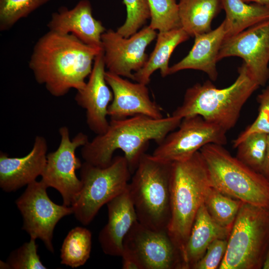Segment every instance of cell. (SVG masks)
Listing matches in <instances>:
<instances>
[{
	"instance_id": "1",
	"label": "cell",
	"mask_w": 269,
	"mask_h": 269,
	"mask_svg": "<svg viewBox=\"0 0 269 269\" xmlns=\"http://www.w3.org/2000/svg\"><path fill=\"white\" fill-rule=\"evenodd\" d=\"M102 48L87 45L72 34L51 31L35 43L29 67L36 81L56 97L71 89H83L92 70L93 62Z\"/></svg>"
},
{
	"instance_id": "2",
	"label": "cell",
	"mask_w": 269,
	"mask_h": 269,
	"mask_svg": "<svg viewBox=\"0 0 269 269\" xmlns=\"http://www.w3.org/2000/svg\"><path fill=\"white\" fill-rule=\"evenodd\" d=\"M181 120L172 115L158 119L144 115L111 119L104 134L97 135L82 146V157L87 163L105 167L111 163L114 152L120 149L124 152L133 174L145 153L149 141L154 140L159 143L178 127Z\"/></svg>"
},
{
	"instance_id": "3",
	"label": "cell",
	"mask_w": 269,
	"mask_h": 269,
	"mask_svg": "<svg viewBox=\"0 0 269 269\" xmlns=\"http://www.w3.org/2000/svg\"><path fill=\"white\" fill-rule=\"evenodd\" d=\"M211 186L200 150L185 160L171 163L170 217L167 231L180 254L182 263L193 222Z\"/></svg>"
},
{
	"instance_id": "4",
	"label": "cell",
	"mask_w": 269,
	"mask_h": 269,
	"mask_svg": "<svg viewBox=\"0 0 269 269\" xmlns=\"http://www.w3.org/2000/svg\"><path fill=\"white\" fill-rule=\"evenodd\" d=\"M259 87L243 62L237 79L228 87L217 88L208 80L188 88L172 115L181 119L199 115L227 132L235 127L243 106Z\"/></svg>"
},
{
	"instance_id": "5",
	"label": "cell",
	"mask_w": 269,
	"mask_h": 269,
	"mask_svg": "<svg viewBox=\"0 0 269 269\" xmlns=\"http://www.w3.org/2000/svg\"><path fill=\"white\" fill-rule=\"evenodd\" d=\"M171 163L145 153L128 185L138 222L153 230H167L170 220Z\"/></svg>"
},
{
	"instance_id": "6",
	"label": "cell",
	"mask_w": 269,
	"mask_h": 269,
	"mask_svg": "<svg viewBox=\"0 0 269 269\" xmlns=\"http://www.w3.org/2000/svg\"><path fill=\"white\" fill-rule=\"evenodd\" d=\"M200 151L213 187L243 202L269 210V180L234 157L223 145L210 143Z\"/></svg>"
},
{
	"instance_id": "7",
	"label": "cell",
	"mask_w": 269,
	"mask_h": 269,
	"mask_svg": "<svg viewBox=\"0 0 269 269\" xmlns=\"http://www.w3.org/2000/svg\"><path fill=\"white\" fill-rule=\"evenodd\" d=\"M219 269H261L269 249V210L242 202Z\"/></svg>"
},
{
	"instance_id": "8",
	"label": "cell",
	"mask_w": 269,
	"mask_h": 269,
	"mask_svg": "<svg viewBox=\"0 0 269 269\" xmlns=\"http://www.w3.org/2000/svg\"><path fill=\"white\" fill-rule=\"evenodd\" d=\"M80 169L82 189L71 207L77 220L88 225L103 206L128 189L132 173L125 156L121 155L114 157L107 167L84 161Z\"/></svg>"
},
{
	"instance_id": "9",
	"label": "cell",
	"mask_w": 269,
	"mask_h": 269,
	"mask_svg": "<svg viewBox=\"0 0 269 269\" xmlns=\"http://www.w3.org/2000/svg\"><path fill=\"white\" fill-rule=\"evenodd\" d=\"M59 145L54 151L47 154L44 170L41 180L47 186L57 190L61 194L63 205L72 206L78 198L82 183L76 174L82 163L76 155V150L89 141L88 135L78 133L70 139V132L66 126L59 129Z\"/></svg>"
},
{
	"instance_id": "10",
	"label": "cell",
	"mask_w": 269,
	"mask_h": 269,
	"mask_svg": "<svg viewBox=\"0 0 269 269\" xmlns=\"http://www.w3.org/2000/svg\"><path fill=\"white\" fill-rule=\"evenodd\" d=\"M47 186L35 180L27 185L15 204L22 219V229L30 238L41 240L45 248L54 253L52 239L54 228L64 217L72 214L71 206L60 205L49 197Z\"/></svg>"
},
{
	"instance_id": "11",
	"label": "cell",
	"mask_w": 269,
	"mask_h": 269,
	"mask_svg": "<svg viewBox=\"0 0 269 269\" xmlns=\"http://www.w3.org/2000/svg\"><path fill=\"white\" fill-rule=\"evenodd\" d=\"M176 131L157 144L152 155L169 163L185 160L205 145L227 143V131L199 115L183 118Z\"/></svg>"
},
{
	"instance_id": "12",
	"label": "cell",
	"mask_w": 269,
	"mask_h": 269,
	"mask_svg": "<svg viewBox=\"0 0 269 269\" xmlns=\"http://www.w3.org/2000/svg\"><path fill=\"white\" fill-rule=\"evenodd\" d=\"M123 247L139 269L182 268L180 254L167 230H153L137 221L125 237Z\"/></svg>"
},
{
	"instance_id": "13",
	"label": "cell",
	"mask_w": 269,
	"mask_h": 269,
	"mask_svg": "<svg viewBox=\"0 0 269 269\" xmlns=\"http://www.w3.org/2000/svg\"><path fill=\"white\" fill-rule=\"evenodd\" d=\"M156 35V31L149 25L128 38L111 29L106 30L101 41L108 71L134 80L133 71L144 66L148 58L146 48Z\"/></svg>"
},
{
	"instance_id": "14",
	"label": "cell",
	"mask_w": 269,
	"mask_h": 269,
	"mask_svg": "<svg viewBox=\"0 0 269 269\" xmlns=\"http://www.w3.org/2000/svg\"><path fill=\"white\" fill-rule=\"evenodd\" d=\"M242 58L251 75L260 86L269 79V19L225 39L218 56Z\"/></svg>"
},
{
	"instance_id": "15",
	"label": "cell",
	"mask_w": 269,
	"mask_h": 269,
	"mask_svg": "<svg viewBox=\"0 0 269 269\" xmlns=\"http://www.w3.org/2000/svg\"><path fill=\"white\" fill-rule=\"evenodd\" d=\"M105 68L102 49L94 59L88 82L75 96L77 105L86 110L89 128L97 135L104 134L108 128V109L113 99L105 79Z\"/></svg>"
},
{
	"instance_id": "16",
	"label": "cell",
	"mask_w": 269,
	"mask_h": 269,
	"mask_svg": "<svg viewBox=\"0 0 269 269\" xmlns=\"http://www.w3.org/2000/svg\"><path fill=\"white\" fill-rule=\"evenodd\" d=\"M105 79L113 94L108 109L111 119H123L136 115L156 119L163 118L162 108L150 99L147 85L131 82L108 71L105 72Z\"/></svg>"
},
{
	"instance_id": "17",
	"label": "cell",
	"mask_w": 269,
	"mask_h": 269,
	"mask_svg": "<svg viewBox=\"0 0 269 269\" xmlns=\"http://www.w3.org/2000/svg\"><path fill=\"white\" fill-rule=\"evenodd\" d=\"M47 142L43 136L35 137L32 148L21 157H9L0 152V187L6 192L15 191L36 180L44 170Z\"/></svg>"
},
{
	"instance_id": "18",
	"label": "cell",
	"mask_w": 269,
	"mask_h": 269,
	"mask_svg": "<svg viewBox=\"0 0 269 269\" xmlns=\"http://www.w3.org/2000/svg\"><path fill=\"white\" fill-rule=\"evenodd\" d=\"M47 27L49 31L72 34L87 45L102 48L101 36L106 30L101 21L93 16L88 0H81L70 9L61 6L52 14Z\"/></svg>"
},
{
	"instance_id": "19",
	"label": "cell",
	"mask_w": 269,
	"mask_h": 269,
	"mask_svg": "<svg viewBox=\"0 0 269 269\" xmlns=\"http://www.w3.org/2000/svg\"><path fill=\"white\" fill-rule=\"evenodd\" d=\"M107 205L108 220L99 234L98 241L106 255L121 257L124 239L137 221L136 214L128 189Z\"/></svg>"
},
{
	"instance_id": "20",
	"label": "cell",
	"mask_w": 269,
	"mask_h": 269,
	"mask_svg": "<svg viewBox=\"0 0 269 269\" xmlns=\"http://www.w3.org/2000/svg\"><path fill=\"white\" fill-rule=\"evenodd\" d=\"M225 34L223 21L215 29L196 35L194 44L187 55L170 67V75L185 69H193L204 72L211 80H216L218 77V56Z\"/></svg>"
},
{
	"instance_id": "21",
	"label": "cell",
	"mask_w": 269,
	"mask_h": 269,
	"mask_svg": "<svg viewBox=\"0 0 269 269\" xmlns=\"http://www.w3.org/2000/svg\"><path fill=\"white\" fill-rule=\"evenodd\" d=\"M231 228L217 223L210 216L203 203L197 212L185 245L182 269H192L214 241L228 239Z\"/></svg>"
},
{
	"instance_id": "22",
	"label": "cell",
	"mask_w": 269,
	"mask_h": 269,
	"mask_svg": "<svg viewBox=\"0 0 269 269\" xmlns=\"http://www.w3.org/2000/svg\"><path fill=\"white\" fill-rule=\"evenodd\" d=\"M189 37L182 27L159 32L153 51L144 66L134 73V80L147 85L152 73L158 69L160 70L162 77L170 75L168 62L173 51Z\"/></svg>"
},
{
	"instance_id": "23",
	"label": "cell",
	"mask_w": 269,
	"mask_h": 269,
	"mask_svg": "<svg viewBox=\"0 0 269 269\" xmlns=\"http://www.w3.org/2000/svg\"><path fill=\"white\" fill-rule=\"evenodd\" d=\"M181 27L190 36L211 31L213 19L222 8L221 0H179Z\"/></svg>"
},
{
	"instance_id": "24",
	"label": "cell",
	"mask_w": 269,
	"mask_h": 269,
	"mask_svg": "<svg viewBox=\"0 0 269 269\" xmlns=\"http://www.w3.org/2000/svg\"><path fill=\"white\" fill-rule=\"evenodd\" d=\"M221 1L226 15L223 21L226 32L225 39L269 19V7L256 3L249 4L242 0Z\"/></svg>"
},
{
	"instance_id": "25",
	"label": "cell",
	"mask_w": 269,
	"mask_h": 269,
	"mask_svg": "<svg viewBox=\"0 0 269 269\" xmlns=\"http://www.w3.org/2000/svg\"><path fill=\"white\" fill-rule=\"evenodd\" d=\"M92 233L86 228L76 227L64 239L61 248V264L72 268L84 265L90 257Z\"/></svg>"
},
{
	"instance_id": "26",
	"label": "cell",
	"mask_w": 269,
	"mask_h": 269,
	"mask_svg": "<svg viewBox=\"0 0 269 269\" xmlns=\"http://www.w3.org/2000/svg\"><path fill=\"white\" fill-rule=\"evenodd\" d=\"M242 202L211 186L207 191L204 204L217 223L224 227L232 228Z\"/></svg>"
},
{
	"instance_id": "27",
	"label": "cell",
	"mask_w": 269,
	"mask_h": 269,
	"mask_svg": "<svg viewBox=\"0 0 269 269\" xmlns=\"http://www.w3.org/2000/svg\"><path fill=\"white\" fill-rule=\"evenodd\" d=\"M150 13L149 26L159 32L181 27L176 0H147Z\"/></svg>"
},
{
	"instance_id": "28",
	"label": "cell",
	"mask_w": 269,
	"mask_h": 269,
	"mask_svg": "<svg viewBox=\"0 0 269 269\" xmlns=\"http://www.w3.org/2000/svg\"><path fill=\"white\" fill-rule=\"evenodd\" d=\"M268 134H252L237 146L236 157L254 170L262 173L267 146Z\"/></svg>"
},
{
	"instance_id": "29",
	"label": "cell",
	"mask_w": 269,
	"mask_h": 269,
	"mask_svg": "<svg viewBox=\"0 0 269 269\" xmlns=\"http://www.w3.org/2000/svg\"><path fill=\"white\" fill-rule=\"evenodd\" d=\"M50 0H0V30H7L19 19Z\"/></svg>"
},
{
	"instance_id": "30",
	"label": "cell",
	"mask_w": 269,
	"mask_h": 269,
	"mask_svg": "<svg viewBox=\"0 0 269 269\" xmlns=\"http://www.w3.org/2000/svg\"><path fill=\"white\" fill-rule=\"evenodd\" d=\"M36 239L30 238L29 242L12 251L5 262L0 261V269H45L37 253Z\"/></svg>"
},
{
	"instance_id": "31",
	"label": "cell",
	"mask_w": 269,
	"mask_h": 269,
	"mask_svg": "<svg viewBox=\"0 0 269 269\" xmlns=\"http://www.w3.org/2000/svg\"><path fill=\"white\" fill-rule=\"evenodd\" d=\"M123 2L126 6L127 17L117 32L128 38L145 24L150 18V13L147 0H123Z\"/></svg>"
},
{
	"instance_id": "32",
	"label": "cell",
	"mask_w": 269,
	"mask_h": 269,
	"mask_svg": "<svg viewBox=\"0 0 269 269\" xmlns=\"http://www.w3.org/2000/svg\"><path fill=\"white\" fill-rule=\"evenodd\" d=\"M259 114L255 121L233 141V146L238 145L249 135L255 133L269 134V86L258 96Z\"/></svg>"
},
{
	"instance_id": "33",
	"label": "cell",
	"mask_w": 269,
	"mask_h": 269,
	"mask_svg": "<svg viewBox=\"0 0 269 269\" xmlns=\"http://www.w3.org/2000/svg\"><path fill=\"white\" fill-rule=\"evenodd\" d=\"M228 239H218L208 247L203 256L193 265L191 269H216L225 256Z\"/></svg>"
},
{
	"instance_id": "34",
	"label": "cell",
	"mask_w": 269,
	"mask_h": 269,
	"mask_svg": "<svg viewBox=\"0 0 269 269\" xmlns=\"http://www.w3.org/2000/svg\"><path fill=\"white\" fill-rule=\"evenodd\" d=\"M123 269H139V266L134 258L127 251L123 250L121 256Z\"/></svg>"
},
{
	"instance_id": "35",
	"label": "cell",
	"mask_w": 269,
	"mask_h": 269,
	"mask_svg": "<svg viewBox=\"0 0 269 269\" xmlns=\"http://www.w3.org/2000/svg\"><path fill=\"white\" fill-rule=\"evenodd\" d=\"M262 173L269 180V134H268L267 150Z\"/></svg>"
},
{
	"instance_id": "36",
	"label": "cell",
	"mask_w": 269,
	"mask_h": 269,
	"mask_svg": "<svg viewBox=\"0 0 269 269\" xmlns=\"http://www.w3.org/2000/svg\"><path fill=\"white\" fill-rule=\"evenodd\" d=\"M244 2L249 3L250 2H253L257 4H259L264 6L269 7V0H242Z\"/></svg>"
},
{
	"instance_id": "37",
	"label": "cell",
	"mask_w": 269,
	"mask_h": 269,
	"mask_svg": "<svg viewBox=\"0 0 269 269\" xmlns=\"http://www.w3.org/2000/svg\"><path fill=\"white\" fill-rule=\"evenodd\" d=\"M262 269H269V249L265 255L263 264Z\"/></svg>"
}]
</instances>
